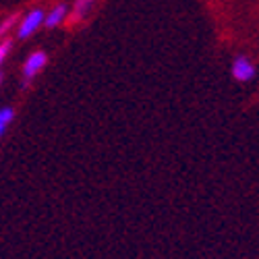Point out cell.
<instances>
[{"label": "cell", "instance_id": "obj_1", "mask_svg": "<svg viewBox=\"0 0 259 259\" xmlns=\"http://www.w3.org/2000/svg\"><path fill=\"white\" fill-rule=\"evenodd\" d=\"M44 17H46V13L41 9H35L31 13H27L23 19H21V23L17 27V37H21V39L29 37L39 25H44Z\"/></svg>", "mask_w": 259, "mask_h": 259}, {"label": "cell", "instance_id": "obj_9", "mask_svg": "<svg viewBox=\"0 0 259 259\" xmlns=\"http://www.w3.org/2000/svg\"><path fill=\"white\" fill-rule=\"evenodd\" d=\"M0 83H3V75H0Z\"/></svg>", "mask_w": 259, "mask_h": 259}, {"label": "cell", "instance_id": "obj_5", "mask_svg": "<svg viewBox=\"0 0 259 259\" xmlns=\"http://www.w3.org/2000/svg\"><path fill=\"white\" fill-rule=\"evenodd\" d=\"M92 5H94V0H75V5H73V13L67 17V21H69L71 25H73V23H79V21L90 13Z\"/></svg>", "mask_w": 259, "mask_h": 259}, {"label": "cell", "instance_id": "obj_6", "mask_svg": "<svg viewBox=\"0 0 259 259\" xmlns=\"http://www.w3.org/2000/svg\"><path fill=\"white\" fill-rule=\"evenodd\" d=\"M13 118H15V110H13L11 106L0 108V137L5 135V131L9 128V124L13 122Z\"/></svg>", "mask_w": 259, "mask_h": 259}, {"label": "cell", "instance_id": "obj_3", "mask_svg": "<svg viewBox=\"0 0 259 259\" xmlns=\"http://www.w3.org/2000/svg\"><path fill=\"white\" fill-rule=\"evenodd\" d=\"M46 60H48V56H46V52H41V50L29 54L27 60H25V64H23V75H25V79L35 77L41 69L46 67Z\"/></svg>", "mask_w": 259, "mask_h": 259}, {"label": "cell", "instance_id": "obj_4", "mask_svg": "<svg viewBox=\"0 0 259 259\" xmlns=\"http://www.w3.org/2000/svg\"><path fill=\"white\" fill-rule=\"evenodd\" d=\"M67 17H69V7H67V5H58V7H54V9L44 17V25H46L48 29H52V27L60 25Z\"/></svg>", "mask_w": 259, "mask_h": 259}, {"label": "cell", "instance_id": "obj_7", "mask_svg": "<svg viewBox=\"0 0 259 259\" xmlns=\"http://www.w3.org/2000/svg\"><path fill=\"white\" fill-rule=\"evenodd\" d=\"M19 17H21V15H11L7 21H3V23H0V37H3L5 33H9V31L15 27V23L19 21Z\"/></svg>", "mask_w": 259, "mask_h": 259}, {"label": "cell", "instance_id": "obj_2", "mask_svg": "<svg viewBox=\"0 0 259 259\" xmlns=\"http://www.w3.org/2000/svg\"><path fill=\"white\" fill-rule=\"evenodd\" d=\"M232 77L236 81H251L255 77V67H253V62L245 56H239V58H234L232 62Z\"/></svg>", "mask_w": 259, "mask_h": 259}, {"label": "cell", "instance_id": "obj_8", "mask_svg": "<svg viewBox=\"0 0 259 259\" xmlns=\"http://www.w3.org/2000/svg\"><path fill=\"white\" fill-rule=\"evenodd\" d=\"M11 48H13V39L11 37H7L5 41H0V67H3V60L7 58V54H9Z\"/></svg>", "mask_w": 259, "mask_h": 259}]
</instances>
